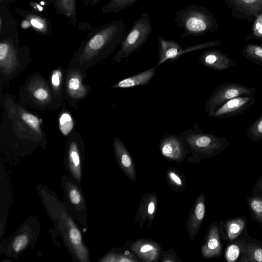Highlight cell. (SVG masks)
<instances>
[{
	"instance_id": "obj_1",
	"label": "cell",
	"mask_w": 262,
	"mask_h": 262,
	"mask_svg": "<svg viewBox=\"0 0 262 262\" xmlns=\"http://www.w3.org/2000/svg\"><path fill=\"white\" fill-rule=\"evenodd\" d=\"M126 26L121 19L97 26L88 34L75 53L70 67L82 73L108 57L120 45Z\"/></svg>"
},
{
	"instance_id": "obj_2",
	"label": "cell",
	"mask_w": 262,
	"mask_h": 262,
	"mask_svg": "<svg viewBox=\"0 0 262 262\" xmlns=\"http://www.w3.org/2000/svg\"><path fill=\"white\" fill-rule=\"evenodd\" d=\"M174 21L183 30L181 34L182 39L214 33L219 28L213 14L206 7L195 4H189L178 11Z\"/></svg>"
},
{
	"instance_id": "obj_3",
	"label": "cell",
	"mask_w": 262,
	"mask_h": 262,
	"mask_svg": "<svg viewBox=\"0 0 262 262\" xmlns=\"http://www.w3.org/2000/svg\"><path fill=\"white\" fill-rule=\"evenodd\" d=\"M179 135L185 145L207 157L214 156L229 145L226 137L204 133L199 128H188L180 132Z\"/></svg>"
},
{
	"instance_id": "obj_4",
	"label": "cell",
	"mask_w": 262,
	"mask_h": 262,
	"mask_svg": "<svg viewBox=\"0 0 262 262\" xmlns=\"http://www.w3.org/2000/svg\"><path fill=\"white\" fill-rule=\"evenodd\" d=\"M152 30L149 16L144 12L124 34L120 49L113 59L119 62L139 49L148 39Z\"/></svg>"
},
{
	"instance_id": "obj_5",
	"label": "cell",
	"mask_w": 262,
	"mask_h": 262,
	"mask_svg": "<svg viewBox=\"0 0 262 262\" xmlns=\"http://www.w3.org/2000/svg\"><path fill=\"white\" fill-rule=\"evenodd\" d=\"M42 196L43 201L49 204L57 212L56 218L58 221L57 226L61 231L66 244L79 261H88L89 253L83 243L81 233L66 211L64 212L63 205H61V214H59L57 210L55 209L49 200L43 195Z\"/></svg>"
},
{
	"instance_id": "obj_6",
	"label": "cell",
	"mask_w": 262,
	"mask_h": 262,
	"mask_svg": "<svg viewBox=\"0 0 262 262\" xmlns=\"http://www.w3.org/2000/svg\"><path fill=\"white\" fill-rule=\"evenodd\" d=\"M256 92V86L250 88L239 83L227 81L214 90L205 103V111L211 117L215 110L228 100L239 96H253Z\"/></svg>"
},
{
	"instance_id": "obj_7",
	"label": "cell",
	"mask_w": 262,
	"mask_h": 262,
	"mask_svg": "<svg viewBox=\"0 0 262 262\" xmlns=\"http://www.w3.org/2000/svg\"><path fill=\"white\" fill-rule=\"evenodd\" d=\"M221 42L219 40H211L193 46L183 47L177 42L165 39L163 36L158 37V61L156 64L158 67L167 60H176L185 54L220 46Z\"/></svg>"
},
{
	"instance_id": "obj_8",
	"label": "cell",
	"mask_w": 262,
	"mask_h": 262,
	"mask_svg": "<svg viewBox=\"0 0 262 262\" xmlns=\"http://www.w3.org/2000/svg\"><path fill=\"white\" fill-rule=\"evenodd\" d=\"M19 40L12 38L0 40V68L6 77L13 75L19 68L20 57L28 50L25 47H19Z\"/></svg>"
},
{
	"instance_id": "obj_9",
	"label": "cell",
	"mask_w": 262,
	"mask_h": 262,
	"mask_svg": "<svg viewBox=\"0 0 262 262\" xmlns=\"http://www.w3.org/2000/svg\"><path fill=\"white\" fill-rule=\"evenodd\" d=\"M26 91L33 104L41 108H47L53 104L55 99H57L53 97L50 86L39 76H35L30 79L26 85Z\"/></svg>"
},
{
	"instance_id": "obj_10",
	"label": "cell",
	"mask_w": 262,
	"mask_h": 262,
	"mask_svg": "<svg viewBox=\"0 0 262 262\" xmlns=\"http://www.w3.org/2000/svg\"><path fill=\"white\" fill-rule=\"evenodd\" d=\"M82 71L77 67H70L64 83V91L68 100L77 101L86 97L90 88L83 83Z\"/></svg>"
},
{
	"instance_id": "obj_11",
	"label": "cell",
	"mask_w": 262,
	"mask_h": 262,
	"mask_svg": "<svg viewBox=\"0 0 262 262\" xmlns=\"http://www.w3.org/2000/svg\"><path fill=\"white\" fill-rule=\"evenodd\" d=\"M234 17L254 20L262 13V0H224Z\"/></svg>"
},
{
	"instance_id": "obj_12",
	"label": "cell",
	"mask_w": 262,
	"mask_h": 262,
	"mask_svg": "<svg viewBox=\"0 0 262 262\" xmlns=\"http://www.w3.org/2000/svg\"><path fill=\"white\" fill-rule=\"evenodd\" d=\"M254 101V95L232 98L215 110L211 117L225 119L238 116L249 108Z\"/></svg>"
},
{
	"instance_id": "obj_13",
	"label": "cell",
	"mask_w": 262,
	"mask_h": 262,
	"mask_svg": "<svg viewBox=\"0 0 262 262\" xmlns=\"http://www.w3.org/2000/svg\"><path fill=\"white\" fill-rule=\"evenodd\" d=\"M198 60L203 66L217 71L227 70L235 64L226 54L216 49L204 51Z\"/></svg>"
},
{
	"instance_id": "obj_14",
	"label": "cell",
	"mask_w": 262,
	"mask_h": 262,
	"mask_svg": "<svg viewBox=\"0 0 262 262\" xmlns=\"http://www.w3.org/2000/svg\"><path fill=\"white\" fill-rule=\"evenodd\" d=\"M66 166L71 177L75 182L80 183L82 177V152L78 142L74 139L69 142L68 146Z\"/></svg>"
},
{
	"instance_id": "obj_15",
	"label": "cell",
	"mask_w": 262,
	"mask_h": 262,
	"mask_svg": "<svg viewBox=\"0 0 262 262\" xmlns=\"http://www.w3.org/2000/svg\"><path fill=\"white\" fill-rule=\"evenodd\" d=\"M62 187L66 194V203L74 213H81L86 210L85 204L80 189L75 184L64 177L62 181Z\"/></svg>"
},
{
	"instance_id": "obj_16",
	"label": "cell",
	"mask_w": 262,
	"mask_h": 262,
	"mask_svg": "<svg viewBox=\"0 0 262 262\" xmlns=\"http://www.w3.org/2000/svg\"><path fill=\"white\" fill-rule=\"evenodd\" d=\"M17 25L18 21L9 11L8 6H0V40L12 38L19 40Z\"/></svg>"
},
{
	"instance_id": "obj_17",
	"label": "cell",
	"mask_w": 262,
	"mask_h": 262,
	"mask_svg": "<svg viewBox=\"0 0 262 262\" xmlns=\"http://www.w3.org/2000/svg\"><path fill=\"white\" fill-rule=\"evenodd\" d=\"M247 219L243 216L222 221L221 225L224 239L231 243L237 239L247 227Z\"/></svg>"
},
{
	"instance_id": "obj_18",
	"label": "cell",
	"mask_w": 262,
	"mask_h": 262,
	"mask_svg": "<svg viewBox=\"0 0 262 262\" xmlns=\"http://www.w3.org/2000/svg\"><path fill=\"white\" fill-rule=\"evenodd\" d=\"M160 146L164 156L176 158L183 154L185 145L180 136L168 134L160 140Z\"/></svg>"
},
{
	"instance_id": "obj_19",
	"label": "cell",
	"mask_w": 262,
	"mask_h": 262,
	"mask_svg": "<svg viewBox=\"0 0 262 262\" xmlns=\"http://www.w3.org/2000/svg\"><path fill=\"white\" fill-rule=\"evenodd\" d=\"M23 19L28 20L31 24V29L36 32L46 35L50 33L52 26L50 21L46 17L26 10H18Z\"/></svg>"
},
{
	"instance_id": "obj_20",
	"label": "cell",
	"mask_w": 262,
	"mask_h": 262,
	"mask_svg": "<svg viewBox=\"0 0 262 262\" xmlns=\"http://www.w3.org/2000/svg\"><path fill=\"white\" fill-rule=\"evenodd\" d=\"M157 68L155 66L136 75L123 79L113 85L111 88L128 89L138 86L147 85L151 79L156 75Z\"/></svg>"
},
{
	"instance_id": "obj_21",
	"label": "cell",
	"mask_w": 262,
	"mask_h": 262,
	"mask_svg": "<svg viewBox=\"0 0 262 262\" xmlns=\"http://www.w3.org/2000/svg\"><path fill=\"white\" fill-rule=\"evenodd\" d=\"M56 13L67 18L71 25L75 26L77 23L76 0H51Z\"/></svg>"
},
{
	"instance_id": "obj_22",
	"label": "cell",
	"mask_w": 262,
	"mask_h": 262,
	"mask_svg": "<svg viewBox=\"0 0 262 262\" xmlns=\"http://www.w3.org/2000/svg\"><path fill=\"white\" fill-rule=\"evenodd\" d=\"M241 262H262V247L257 243L247 242L239 257Z\"/></svg>"
},
{
	"instance_id": "obj_23",
	"label": "cell",
	"mask_w": 262,
	"mask_h": 262,
	"mask_svg": "<svg viewBox=\"0 0 262 262\" xmlns=\"http://www.w3.org/2000/svg\"><path fill=\"white\" fill-rule=\"evenodd\" d=\"M246 242L244 239H235L229 243L225 251V257L228 262H235L240 257Z\"/></svg>"
},
{
	"instance_id": "obj_24",
	"label": "cell",
	"mask_w": 262,
	"mask_h": 262,
	"mask_svg": "<svg viewBox=\"0 0 262 262\" xmlns=\"http://www.w3.org/2000/svg\"><path fill=\"white\" fill-rule=\"evenodd\" d=\"M242 54L248 60L262 67V45L247 44L244 47Z\"/></svg>"
},
{
	"instance_id": "obj_25",
	"label": "cell",
	"mask_w": 262,
	"mask_h": 262,
	"mask_svg": "<svg viewBox=\"0 0 262 262\" xmlns=\"http://www.w3.org/2000/svg\"><path fill=\"white\" fill-rule=\"evenodd\" d=\"M62 71L60 68L54 70L50 76V86L54 97L58 100H62Z\"/></svg>"
},
{
	"instance_id": "obj_26",
	"label": "cell",
	"mask_w": 262,
	"mask_h": 262,
	"mask_svg": "<svg viewBox=\"0 0 262 262\" xmlns=\"http://www.w3.org/2000/svg\"><path fill=\"white\" fill-rule=\"evenodd\" d=\"M139 0H110L101 9L102 13H119Z\"/></svg>"
},
{
	"instance_id": "obj_27",
	"label": "cell",
	"mask_w": 262,
	"mask_h": 262,
	"mask_svg": "<svg viewBox=\"0 0 262 262\" xmlns=\"http://www.w3.org/2000/svg\"><path fill=\"white\" fill-rule=\"evenodd\" d=\"M209 240L206 245L208 255H220L222 254V245L221 244L219 229L215 226L213 228L209 235Z\"/></svg>"
},
{
	"instance_id": "obj_28",
	"label": "cell",
	"mask_w": 262,
	"mask_h": 262,
	"mask_svg": "<svg viewBox=\"0 0 262 262\" xmlns=\"http://www.w3.org/2000/svg\"><path fill=\"white\" fill-rule=\"evenodd\" d=\"M247 202L253 217L262 224V195H252L247 198Z\"/></svg>"
},
{
	"instance_id": "obj_29",
	"label": "cell",
	"mask_w": 262,
	"mask_h": 262,
	"mask_svg": "<svg viewBox=\"0 0 262 262\" xmlns=\"http://www.w3.org/2000/svg\"><path fill=\"white\" fill-rule=\"evenodd\" d=\"M59 128L64 136L71 133L74 126V122L71 114L66 111L62 112L58 119Z\"/></svg>"
},
{
	"instance_id": "obj_30",
	"label": "cell",
	"mask_w": 262,
	"mask_h": 262,
	"mask_svg": "<svg viewBox=\"0 0 262 262\" xmlns=\"http://www.w3.org/2000/svg\"><path fill=\"white\" fill-rule=\"evenodd\" d=\"M246 134L252 141L259 142L262 140V115L249 126Z\"/></svg>"
},
{
	"instance_id": "obj_31",
	"label": "cell",
	"mask_w": 262,
	"mask_h": 262,
	"mask_svg": "<svg viewBox=\"0 0 262 262\" xmlns=\"http://www.w3.org/2000/svg\"><path fill=\"white\" fill-rule=\"evenodd\" d=\"M29 236L25 233H18L14 237L10 244L11 250L14 254L19 253L28 245Z\"/></svg>"
},
{
	"instance_id": "obj_32",
	"label": "cell",
	"mask_w": 262,
	"mask_h": 262,
	"mask_svg": "<svg viewBox=\"0 0 262 262\" xmlns=\"http://www.w3.org/2000/svg\"><path fill=\"white\" fill-rule=\"evenodd\" d=\"M252 34L247 37L249 39L253 37L262 40V13L257 16L254 20Z\"/></svg>"
},
{
	"instance_id": "obj_33",
	"label": "cell",
	"mask_w": 262,
	"mask_h": 262,
	"mask_svg": "<svg viewBox=\"0 0 262 262\" xmlns=\"http://www.w3.org/2000/svg\"><path fill=\"white\" fill-rule=\"evenodd\" d=\"M252 195H262V176L256 180L252 190Z\"/></svg>"
},
{
	"instance_id": "obj_34",
	"label": "cell",
	"mask_w": 262,
	"mask_h": 262,
	"mask_svg": "<svg viewBox=\"0 0 262 262\" xmlns=\"http://www.w3.org/2000/svg\"><path fill=\"white\" fill-rule=\"evenodd\" d=\"M205 208L204 204L201 202L199 203L196 207L195 210V214L198 220H202L205 214Z\"/></svg>"
},
{
	"instance_id": "obj_35",
	"label": "cell",
	"mask_w": 262,
	"mask_h": 262,
	"mask_svg": "<svg viewBox=\"0 0 262 262\" xmlns=\"http://www.w3.org/2000/svg\"><path fill=\"white\" fill-rule=\"evenodd\" d=\"M100 0H82L84 6L92 7L96 5Z\"/></svg>"
},
{
	"instance_id": "obj_36",
	"label": "cell",
	"mask_w": 262,
	"mask_h": 262,
	"mask_svg": "<svg viewBox=\"0 0 262 262\" xmlns=\"http://www.w3.org/2000/svg\"><path fill=\"white\" fill-rule=\"evenodd\" d=\"M169 176L171 179L177 184H181V181L180 179L174 173L171 172L169 173Z\"/></svg>"
},
{
	"instance_id": "obj_37",
	"label": "cell",
	"mask_w": 262,
	"mask_h": 262,
	"mask_svg": "<svg viewBox=\"0 0 262 262\" xmlns=\"http://www.w3.org/2000/svg\"><path fill=\"white\" fill-rule=\"evenodd\" d=\"M20 26L21 28L23 29L31 28V24L30 22L26 19H23L21 22L20 23Z\"/></svg>"
},
{
	"instance_id": "obj_38",
	"label": "cell",
	"mask_w": 262,
	"mask_h": 262,
	"mask_svg": "<svg viewBox=\"0 0 262 262\" xmlns=\"http://www.w3.org/2000/svg\"><path fill=\"white\" fill-rule=\"evenodd\" d=\"M17 0H0V6H9V5Z\"/></svg>"
},
{
	"instance_id": "obj_39",
	"label": "cell",
	"mask_w": 262,
	"mask_h": 262,
	"mask_svg": "<svg viewBox=\"0 0 262 262\" xmlns=\"http://www.w3.org/2000/svg\"><path fill=\"white\" fill-rule=\"evenodd\" d=\"M152 247L150 245H144V246H143L141 248L140 252H147L148 251L152 250Z\"/></svg>"
},
{
	"instance_id": "obj_40",
	"label": "cell",
	"mask_w": 262,
	"mask_h": 262,
	"mask_svg": "<svg viewBox=\"0 0 262 262\" xmlns=\"http://www.w3.org/2000/svg\"><path fill=\"white\" fill-rule=\"evenodd\" d=\"M155 210V205L153 202H150L148 207V212L149 214H152Z\"/></svg>"
}]
</instances>
